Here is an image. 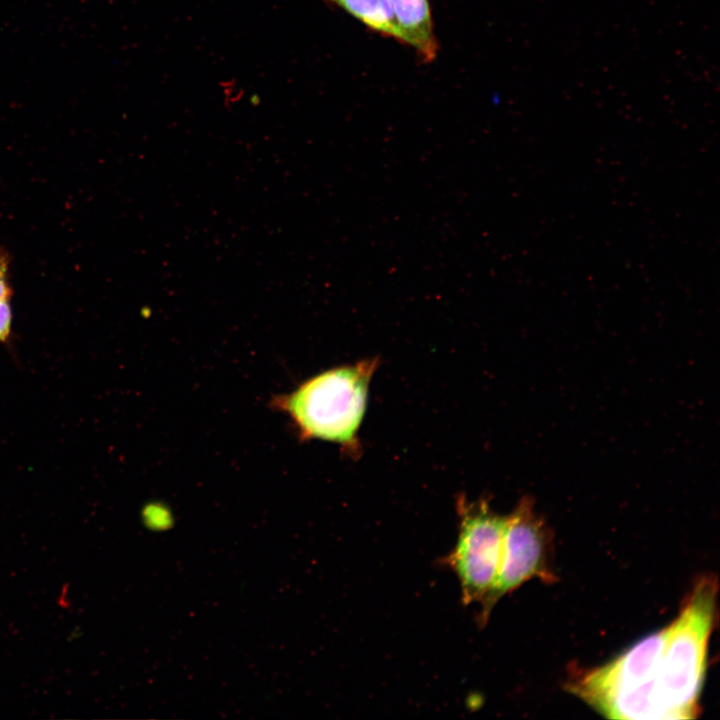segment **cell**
Returning <instances> with one entry per match:
<instances>
[{
	"label": "cell",
	"mask_w": 720,
	"mask_h": 720,
	"mask_svg": "<svg viewBox=\"0 0 720 720\" xmlns=\"http://www.w3.org/2000/svg\"><path fill=\"white\" fill-rule=\"evenodd\" d=\"M718 583L697 580L679 615L608 663L578 671L568 690L611 719H693L699 710Z\"/></svg>",
	"instance_id": "6da1fadb"
},
{
	"label": "cell",
	"mask_w": 720,
	"mask_h": 720,
	"mask_svg": "<svg viewBox=\"0 0 720 720\" xmlns=\"http://www.w3.org/2000/svg\"><path fill=\"white\" fill-rule=\"evenodd\" d=\"M378 358L364 359L324 371L276 400L304 440L338 444L351 457L359 456V430L366 412Z\"/></svg>",
	"instance_id": "7a4b0ae2"
},
{
	"label": "cell",
	"mask_w": 720,
	"mask_h": 720,
	"mask_svg": "<svg viewBox=\"0 0 720 720\" xmlns=\"http://www.w3.org/2000/svg\"><path fill=\"white\" fill-rule=\"evenodd\" d=\"M551 557V531L535 512L533 501L524 497L506 516L496 578L480 603L477 624L485 626L497 602L528 580L557 581Z\"/></svg>",
	"instance_id": "3957f363"
},
{
	"label": "cell",
	"mask_w": 720,
	"mask_h": 720,
	"mask_svg": "<svg viewBox=\"0 0 720 720\" xmlns=\"http://www.w3.org/2000/svg\"><path fill=\"white\" fill-rule=\"evenodd\" d=\"M458 537L453 549L439 560L457 576L462 604L481 603L490 592L498 569L506 516L494 512L486 498L456 500Z\"/></svg>",
	"instance_id": "277c9868"
},
{
	"label": "cell",
	"mask_w": 720,
	"mask_h": 720,
	"mask_svg": "<svg viewBox=\"0 0 720 720\" xmlns=\"http://www.w3.org/2000/svg\"><path fill=\"white\" fill-rule=\"evenodd\" d=\"M401 35V43L411 47L418 59L429 64L439 51L429 0H388Z\"/></svg>",
	"instance_id": "5b68a950"
},
{
	"label": "cell",
	"mask_w": 720,
	"mask_h": 720,
	"mask_svg": "<svg viewBox=\"0 0 720 720\" xmlns=\"http://www.w3.org/2000/svg\"><path fill=\"white\" fill-rule=\"evenodd\" d=\"M327 5L339 8L350 14L369 30L383 37L392 38L401 43L388 0H322Z\"/></svg>",
	"instance_id": "8992f818"
},
{
	"label": "cell",
	"mask_w": 720,
	"mask_h": 720,
	"mask_svg": "<svg viewBox=\"0 0 720 720\" xmlns=\"http://www.w3.org/2000/svg\"><path fill=\"white\" fill-rule=\"evenodd\" d=\"M12 311L9 299L0 300V342H4L11 330Z\"/></svg>",
	"instance_id": "52a82bcc"
},
{
	"label": "cell",
	"mask_w": 720,
	"mask_h": 720,
	"mask_svg": "<svg viewBox=\"0 0 720 720\" xmlns=\"http://www.w3.org/2000/svg\"><path fill=\"white\" fill-rule=\"evenodd\" d=\"M8 268V255L5 252L0 251V300L9 299L12 293L8 281Z\"/></svg>",
	"instance_id": "ba28073f"
}]
</instances>
